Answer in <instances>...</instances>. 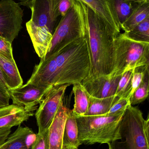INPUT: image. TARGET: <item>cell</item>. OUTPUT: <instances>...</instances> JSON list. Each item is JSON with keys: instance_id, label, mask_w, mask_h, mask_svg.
<instances>
[{"instance_id": "6da1fadb", "label": "cell", "mask_w": 149, "mask_h": 149, "mask_svg": "<svg viewBox=\"0 0 149 149\" xmlns=\"http://www.w3.org/2000/svg\"><path fill=\"white\" fill-rule=\"evenodd\" d=\"M91 71L90 53L85 37L68 43L41 60L26 84L44 89L81 84L90 75Z\"/></svg>"}, {"instance_id": "7a4b0ae2", "label": "cell", "mask_w": 149, "mask_h": 149, "mask_svg": "<svg viewBox=\"0 0 149 149\" xmlns=\"http://www.w3.org/2000/svg\"><path fill=\"white\" fill-rule=\"evenodd\" d=\"M85 38L91 61V71L89 77L112 74L115 57V36L95 13L83 3Z\"/></svg>"}, {"instance_id": "3957f363", "label": "cell", "mask_w": 149, "mask_h": 149, "mask_svg": "<svg viewBox=\"0 0 149 149\" xmlns=\"http://www.w3.org/2000/svg\"><path fill=\"white\" fill-rule=\"evenodd\" d=\"M60 1L32 0L19 3L31 10V19L26 27L36 52L41 59L44 58L48 51L61 16L58 10Z\"/></svg>"}, {"instance_id": "277c9868", "label": "cell", "mask_w": 149, "mask_h": 149, "mask_svg": "<svg viewBox=\"0 0 149 149\" xmlns=\"http://www.w3.org/2000/svg\"><path fill=\"white\" fill-rule=\"evenodd\" d=\"M124 112L97 116H78L74 114L80 145L108 144L119 139V123Z\"/></svg>"}, {"instance_id": "5b68a950", "label": "cell", "mask_w": 149, "mask_h": 149, "mask_svg": "<svg viewBox=\"0 0 149 149\" xmlns=\"http://www.w3.org/2000/svg\"><path fill=\"white\" fill-rule=\"evenodd\" d=\"M120 139L108 144L109 149H149V118L131 104L119 125Z\"/></svg>"}, {"instance_id": "8992f818", "label": "cell", "mask_w": 149, "mask_h": 149, "mask_svg": "<svg viewBox=\"0 0 149 149\" xmlns=\"http://www.w3.org/2000/svg\"><path fill=\"white\" fill-rule=\"evenodd\" d=\"M149 43L132 40L124 33L116 36L112 74L115 76L122 75L129 70L149 69Z\"/></svg>"}, {"instance_id": "52a82bcc", "label": "cell", "mask_w": 149, "mask_h": 149, "mask_svg": "<svg viewBox=\"0 0 149 149\" xmlns=\"http://www.w3.org/2000/svg\"><path fill=\"white\" fill-rule=\"evenodd\" d=\"M85 37V21L81 1L72 0L70 8L55 29L47 55L41 60L47 58L68 43Z\"/></svg>"}, {"instance_id": "ba28073f", "label": "cell", "mask_w": 149, "mask_h": 149, "mask_svg": "<svg viewBox=\"0 0 149 149\" xmlns=\"http://www.w3.org/2000/svg\"><path fill=\"white\" fill-rule=\"evenodd\" d=\"M70 85L54 86L45 94L35 113L38 134L48 130Z\"/></svg>"}, {"instance_id": "9c48e42d", "label": "cell", "mask_w": 149, "mask_h": 149, "mask_svg": "<svg viewBox=\"0 0 149 149\" xmlns=\"http://www.w3.org/2000/svg\"><path fill=\"white\" fill-rule=\"evenodd\" d=\"M23 10L13 0L0 1V36L13 43L22 29Z\"/></svg>"}, {"instance_id": "30bf717a", "label": "cell", "mask_w": 149, "mask_h": 149, "mask_svg": "<svg viewBox=\"0 0 149 149\" xmlns=\"http://www.w3.org/2000/svg\"><path fill=\"white\" fill-rule=\"evenodd\" d=\"M122 75L114 74L88 77L81 83L89 95L92 97L103 98L115 96Z\"/></svg>"}, {"instance_id": "8fae6325", "label": "cell", "mask_w": 149, "mask_h": 149, "mask_svg": "<svg viewBox=\"0 0 149 149\" xmlns=\"http://www.w3.org/2000/svg\"><path fill=\"white\" fill-rule=\"evenodd\" d=\"M49 89L40 88L26 84L19 88L8 90V93L13 104L23 108L28 112H33Z\"/></svg>"}, {"instance_id": "7c38bea8", "label": "cell", "mask_w": 149, "mask_h": 149, "mask_svg": "<svg viewBox=\"0 0 149 149\" xmlns=\"http://www.w3.org/2000/svg\"><path fill=\"white\" fill-rule=\"evenodd\" d=\"M81 1L95 13L115 36H117L121 33V25L113 0H81Z\"/></svg>"}, {"instance_id": "4fadbf2b", "label": "cell", "mask_w": 149, "mask_h": 149, "mask_svg": "<svg viewBox=\"0 0 149 149\" xmlns=\"http://www.w3.org/2000/svg\"><path fill=\"white\" fill-rule=\"evenodd\" d=\"M69 109L61 102L54 118L48 130L49 149H61L65 122Z\"/></svg>"}, {"instance_id": "5bb4252c", "label": "cell", "mask_w": 149, "mask_h": 149, "mask_svg": "<svg viewBox=\"0 0 149 149\" xmlns=\"http://www.w3.org/2000/svg\"><path fill=\"white\" fill-rule=\"evenodd\" d=\"M36 138L32 129L20 125L8 136L0 149H31Z\"/></svg>"}, {"instance_id": "9a60e30c", "label": "cell", "mask_w": 149, "mask_h": 149, "mask_svg": "<svg viewBox=\"0 0 149 149\" xmlns=\"http://www.w3.org/2000/svg\"><path fill=\"white\" fill-rule=\"evenodd\" d=\"M33 116V112H28L23 108L9 104L0 108V129L21 125Z\"/></svg>"}, {"instance_id": "2e32d148", "label": "cell", "mask_w": 149, "mask_h": 149, "mask_svg": "<svg viewBox=\"0 0 149 149\" xmlns=\"http://www.w3.org/2000/svg\"><path fill=\"white\" fill-rule=\"evenodd\" d=\"M0 69L8 90L17 88L23 85V79L15 61H11L0 54Z\"/></svg>"}, {"instance_id": "e0dca14e", "label": "cell", "mask_w": 149, "mask_h": 149, "mask_svg": "<svg viewBox=\"0 0 149 149\" xmlns=\"http://www.w3.org/2000/svg\"><path fill=\"white\" fill-rule=\"evenodd\" d=\"M80 145L76 120L72 110L69 109L64 126L61 149H78Z\"/></svg>"}, {"instance_id": "ac0fdd59", "label": "cell", "mask_w": 149, "mask_h": 149, "mask_svg": "<svg viewBox=\"0 0 149 149\" xmlns=\"http://www.w3.org/2000/svg\"><path fill=\"white\" fill-rule=\"evenodd\" d=\"M119 98L116 96L103 98H95L90 96L88 109L84 116L106 115Z\"/></svg>"}, {"instance_id": "d6986e66", "label": "cell", "mask_w": 149, "mask_h": 149, "mask_svg": "<svg viewBox=\"0 0 149 149\" xmlns=\"http://www.w3.org/2000/svg\"><path fill=\"white\" fill-rule=\"evenodd\" d=\"M73 92L74 97L73 113L78 116H85L88 109L90 95L80 83L73 85Z\"/></svg>"}, {"instance_id": "ffe728a7", "label": "cell", "mask_w": 149, "mask_h": 149, "mask_svg": "<svg viewBox=\"0 0 149 149\" xmlns=\"http://www.w3.org/2000/svg\"><path fill=\"white\" fill-rule=\"evenodd\" d=\"M148 18H149V1L144 0L130 18L121 25V29L125 33L129 32Z\"/></svg>"}, {"instance_id": "44dd1931", "label": "cell", "mask_w": 149, "mask_h": 149, "mask_svg": "<svg viewBox=\"0 0 149 149\" xmlns=\"http://www.w3.org/2000/svg\"><path fill=\"white\" fill-rule=\"evenodd\" d=\"M121 25L125 22L144 0H113Z\"/></svg>"}, {"instance_id": "7402d4cb", "label": "cell", "mask_w": 149, "mask_h": 149, "mask_svg": "<svg viewBox=\"0 0 149 149\" xmlns=\"http://www.w3.org/2000/svg\"><path fill=\"white\" fill-rule=\"evenodd\" d=\"M124 33L132 40L149 43V18L129 32H124Z\"/></svg>"}, {"instance_id": "603a6c76", "label": "cell", "mask_w": 149, "mask_h": 149, "mask_svg": "<svg viewBox=\"0 0 149 149\" xmlns=\"http://www.w3.org/2000/svg\"><path fill=\"white\" fill-rule=\"evenodd\" d=\"M149 91V72H147L142 83L132 93L130 98L131 105L132 106L144 101L148 97Z\"/></svg>"}, {"instance_id": "cb8c5ba5", "label": "cell", "mask_w": 149, "mask_h": 149, "mask_svg": "<svg viewBox=\"0 0 149 149\" xmlns=\"http://www.w3.org/2000/svg\"><path fill=\"white\" fill-rule=\"evenodd\" d=\"M135 70H129L124 73L118 82L117 89L115 96L119 97H125L130 99L131 91V82L132 75Z\"/></svg>"}, {"instance_id": "d4e9b609", "label": "cell", "mask_w": 149, "mask_h": 149, "mask_svg": "<svg viewBox=\"0 0 149 149\" xmlns=\"http://www.w3.org/2000/svg\"><path fill=\"white\" fill-rule=\"evenodd\" d=\"M31 149H49L48 130L41 134H36V139Z\"/></svg>"}, {"instance_id": "484cf974", "label": "cell", "mask_w": 149, "mask_h": 149, "mask_svg": "<svg viewBox=\"0 0 149 149\" xmlns=\"http://www.w3.org/2000/svg\"><path fill=\"white\" fill-rule=\"evenodd\" d=\"M0 54L12 61H15L12 43L0 36Z\"/></svg>"}, {"instance_id": "4316f807", "label": "cell", "mask_w": 149, "mask_h": 149, "mask_svg": "<svg viewBox=\"0 0 149 149\" xmlns=\"http://www.w3.org/2000/svg\"><path fill=\"white\" fill-rule=\"evenodd\" d=\"M130 104V99L125 97H120L111 108L107 114H114L124 112Z\"/></svg>"}, {"instance_id": "83f0119b", "label": "cell", "mask_w": 149, "mask_h": 149, "mask_svg": "<svg viewBox=\"0 0 149 149\" xmlns=\"http://www.w3.org/2000/svg\"><path fill=\"white\" fill-rule=\"evenodd\" d=\"M72 0H60L58 6L59 13L62 17L68 13L72 5Z\"/></svg>"}, {"instance_id": "f1b7e54d", "label": "cell", "mask_w": 149, "mask_h": 149, "mask_svg": "<svg viewBox=\"0 0 149 149\" xmlns=\"http://www.w3.org/2000/svg\"><path fill=\"white\" fill-rule=\"evenodd\" d=\"M10 99L8 91L0 87V108L9 105Z\"/></svg>"}, {"instance_id": "f546056e", "label": "cell", "mask_w": 149, "mask_h": 149, "mask_svg": "<svg viewBox=\"0 0 149 149\" xmlns=\"http://www.w3.org/2000/svg\"><path fill=\"white\" fill-rule=\"evenodd\" d=\"M11 128H6L0 129V146L2 145L11 133Z\"/></svg>"}, {"instance_id": "4dcf8cb0", "label": "cell", "mask_w": 149, "mask_h": 149, "mask_svg": "<svg viewBox=\"0 0 149 149\" xmlns=\"http://www.w3.org/2000/svg\"><path fill=\"white\" fill-rule=\"evenodd\" d=\"M0 87L8 91L7 84L5 81L4 76L1 72V69H0Z\"/></svg>"}]
</instances>
